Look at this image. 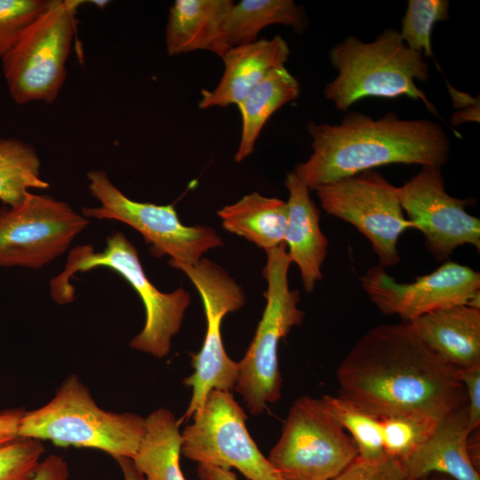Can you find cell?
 Wrapping results in <instances>:
<instances>
[{
	"label": "cell",
	"instance_id": "obj_7",
	"mask_svg": "<svg viewBox=\"0 0 480 480\" xmlns=\"http://www.w3.org/2000/svg\"><path fill=\"white\" fill-rule=\"evenodd\" d=\"M81 1L48 0L1 60L11 98L17 104L56 100L67 77L66 63Z\"/></svg>",
	"mask_w": 480,
	"mask_h": 480
},
{
	"label": "cell",
	"instance_id": "obj_15",
	"mask_svg": "<svg viewBox=\"0 0 480 480\" xmlns=\"http://www.w3.org/2000/svg\"><path fill=\"white\" fill-rule=\"evenodd\" d=\"M441 169L421 166L413 178L396 187V194L412 228L423 234L428 252L436 260L446 261L463 244H471L479 252L480 220L467 212L469 200L445 191Z\"/></svg>",
	"mask_w": 480,
	"mask_h": 480
},
{
	"label": "cell",
	"instance_id": "obj_35",
	"mask_svg": "<svg viewBox=\"0 0 480 480\" xmlns=\"http://www.w3.org/2000/svg\"><path fill=\"white\" fill-rule=\"evenodd\" d=\"M197 476L199 480H238L230 469L207 464H198Z\"/></svg>",
	"mask_w": 480,
	"mask_h": 480
},
{
	"label": "cell",
	"instance_id": "obj_25",
	"mask_svg": "<svg viewBox=\"0 0 480 480\" xmlns=\"http://www.w3.org/2000/svg\"><path fill=\"white\" fill-rule=\"evenodd\" d=\"M41 162L36 148L18 138L0 137V201L5 205L20 203L30 188L45 189Z\"/></svg>",
	"mask_w": 480,
	"mask_h": 480
},
{
	"label": "cell",
	"instance_id": "obj_36",
	"mask_svg": "<svg viewBox=\"0 0 480 480\" xmlns=\"http://www.w3.org/2000/svg\"><path fill=\"white\" fill-rule=\"evenodd\" d=\"M122 470L124 480H145L141 473L136 468L132 459L118 457L115 459Z\"/></svg>",
	"mask_w": 480,
	"mask_h": 480
},
{
	"label": "cell",
	"instance_id": "obj_2",
	"mask_svg": "<svg viewBox=\"0 0 480 480\" xmlns=\"http://www.w3.org/2000/svg\"><path fill=\"white\" fill-rule=\"evenodd\" d=\"M312 153L293 172L310 190L367 170L391 164L443 167L451 144L444 128L427 119H401L392 112L379 119L350 112L339 124H307Z\"/></svg>",
	"mask_w": 480,
	"mask_h": 480
},
{
	"label": "cell",
	"instance_id": "obj_13",
	"mask_svg": "<svg viewBox=\"0 0 480 480\" xmlns=\"http://www.w3.org/2000/svg\"><path fill=\"white\" fill-rule=\"evenodd\" d=\"M89 224L68 203L28 192L20 203L0 208V266L41 268Z\"/></svg>",
	"mask_w": 480,
	"mask_h": 480
},
{
	"label": "cell",
	"instance_id": "obj_24",
	"mask_svg": "<svg viewBox=\"0 0 480 480\" xmlns=\"http://www.w3.org/2000/svg\"><path fill=\"white\" fill-rule=\"evenodd\" d=\"M282 24L297 33L307 27L304 11L292 0H242L234 3L227 20L229 48L257 41L264 28Z\"/></svg>",
	"mask_w": 480,
	"mask_h": 480
},
{
	"label": "cell",
	"instance_id": "obj_4",
	"mask_svg": "<svg viewBox=\"0 0 480 480\" xmlns=\"http://www.w3.org/2000/svg\"><path fill=\"white\" fill-rule=\"evenodd\" d=\"M108 268L123 276L139 294L146 312L141 332L130 342L132 348L156 357L166 356L190 304L191 297L183 288L172 292L159 291L146 276L136 247L120 231L107 237L106 248L95 252L92 245H77L68 252L64 269L50 282L52 299L60 305L75 300L71 276L96 268Z\"/></svg>",
	"mask_w": 480,
	"mask_h": 480
},
{
	"label": "cell",
	"instance_id": "obj_5",
	"mask_svg": "<svg viewBox=\"0 0 480 480\" xmlns=\"http://www.w3.org/2000/svg\"><path fill=\"white\" fill-rule=\"evenodd\" d=\"M145 434V418L101 409L76 374L68 376L44 406L24 412L18 437L49 440L60 447L103 451L132 459Z\"/></svg>",
	"mask_w": 480,
	"mask_h": 480
},
{
	"label": "cell",
	"instance_id": "obj_39",
	"mask_svg": "<svg viewBox=\"0 0 480 480\" xmlns=\"http://www.w3.org/2000/svg\"><path fill=\"white\" fill-rule=\"evenodd\" d=\"M92 3H94V4H96V5H98V6L103 7V6H105L108 2V1H92Z\"/></svg>",
	"mask_w": 480,
	"mask_h": 480
},
{
	"label": "cell",
	"instance_id": "obj_21",
	"mask_svg": "<svg viewBox=\"0 0 480 480\" xmlns=\"http://www.w3.org/2000/svg\"><path fill=\"white\" fill-rule=\"evenodd\" d=\"M222 227L266 251L284 241L287 226V204L257 192L243 196L235 204L217 212Z\"/></svg>",
	"mask_w": 480,
	"mask_h": 480
},
{
	"label": "cell",
	"instance_id": "obj_1",
	"mask_svg": "<svg viewBox=\"0 0 480 480\" xmlns=\"http://www.w3.org/2000/svg\"><path fill=\"white\" fill-rule=\"evenodd\" d=\"M336 375L338 396L378 417L415 414L441 420L467 404L459 369L432 351L410 322L366 331Z\"/></svg>",
	"mask_w": 480,
	"mask_h": 480
},
{
	"label": "cell",
	"instance_id": "obj_28",
	"mask_svg": "<svg viewBox=\"0 0 480 480\" xmlns=\"http://www.w3.org/2000/svg\"><path fill=\"white\" fill-rule=\"evenodd\" d=\"M447 0H410L399 32L412 51L434 58L430 35L436 22L450 18Z\"/></svg>",
	"mask_w": 480,
	"mask_h": 480
},
{
	"label": "cell",
	"instance_id": "obj_33",
	"mask_svg": "<svg viewBox=\"0 0 480 480\" xmlns=\"http://www.w3.org/2000/svg\"><path fill=\"white\" fill-rule=\"evenodd\" d=\"M68 462L60 456L51 454L40 461L30 480H68Z\"/></svg>",
	"mask_w": 480,
	"mask_h": 480
},
{
	"label": "cell",
	"instance_id": "obj_20",
	"mask_svg": "<svg viewBox=\"0 0 480 480\" xmlns=\"http://www.w3.org/2000/svg\"><path fill=\"white\" fill-rule=\"evenodd\" d=\"M410 323L422 341L451 365L463 369L480 364V308L455 305Z\"/></svg>",
	"mask_w": 480,
	"mask_h": 480
},
{
	"label": "cell",
	"instance_id": "obj_26",
	"mask_svg": "<svg viewBox=\"0 0 480 480\" xmlns=\"http://www.w3.org/2000/svg\"><path fill=\"white\" fill-rule=\"evenodd\" d=\"M324 398L354 440L360 458L376 461L387 457L380 417L340 396H324Z\"/></svg>",
	"mask_w": 480,
	"mask_h": 480
},
{
	"label": "cell",
	"instance_id": "obj_3",
	"mask_svg": "<svg viewBox=\"0 0 480 480\" xmlns=\"http://www.w3.org/2000/svg\"><path fill=\"white\" fill-rule=\"evenodd\" d=\"M329 57L338 75L325 85L324 95L337 110L346 111L367 97L406 96L421 100L428 111L437 115L415 84L428 78V62L405 44L399 31L387 28L370 43L348 36L331 49Z\"/></svg>",
	"mask_w": 480,
	"mask_h": 480
},
{
	"label": "cell",
	"instance_id": "obj_11",
	"mask_svg": "<svg viewBox=\"0 0 480 480\" xmlns=\"http://www.w3.org/2000/svg\"><path fill=\"white\" fill-rule=\"evenodd\" d=\"M181 432V453L198 464L239 470L249 480H284L259 450L230 391L213 389Z\"/></svg>",
	"mask_w": 480,
	"mask_h": 480
},
{
	"label": "cell",
	"instance_id": "obj_34",
	"mask_svg": "<svg viewBox=\"0 0 480 480\" xmlns=\"http://www.w3.org/2000/svg\"><path fill=\"white\" fill-rule=\"evenodd\" d=\"M25 410L14 408L0 412V446L18 437V426Z\"/></svg>",
	"mask_w": 480,
	"mask_h": 480
},
{
	"label": "cell",
	"instance_id": "obj_6",
	"mask_svg": "<svg viewBox=\"0 0 480 480\" xmlns=\"http://www.w3.org/2000/svg\"><path fill=\"white\" fill-rule=\"evenodd\" d=\"M266 253L263 275L268 283L264 293L267 304L244 356L237 362L238 378L234 388L254 415L261 414L268 404L280 399L283 380L278 365V344L294 326L301 324L305 315L298 308L300 292L289 287L292 261L285 244Z\"/></svg>",
	"mask_w": 480,
	"mask_h": 480
},
{
	"label": "cell",
	"instance_id": "obj_22",
	"mask_svg": "<svg viewBox=\"0 0 480 480\" xmlns=\"http://www.w3.org/2000/svg\"><path fill=\"white\" fill-rule=\"evenodd\" d=\"M180 425L165 408L155 410L145 418V434L132 458L145 480H186L180 467Z\"/></svg>",
	"mask_w": 480,
	"mask_h": 480
},
{
	"label": "cell",
	"instance_id": "obj_10",
	"mask_svg": "<svg viewBox=\"0 0 480 480\" xmlns=\"http://www.w3.org/2000/svg\"><path fill=\"white\" fill-rule=\"evenodd\" d=\"M181 270L198 291L206 316V333L202 348L192 356L194 372L183 384L192 388V396L180 423L200 410L210 391H231L238 378V364L227 354L221 338L223 317L242 308L245 294L238 283L220 266L202 258L193 265L169 263Z\"/></svg>",
	"mask_w": 480,
	"mask_h": 480
},
{
	"label": "cell",
	"instance_id": "obj_17",
	"mask_svg": "<svg viewBox=\"0 0 480 480\" xmlns=\"http://www.w3.org/2000/svg\"><path fill=\"white\" fill-rule=\"evenodd\" d=\"M470 433L467 404L441 420L434 432L403 463L406 480L441 474L453 480H480L468 450Z\"/></svg>",
	"mask_w": 480,
	"mask_h": 480
},
{
	"label": "cell",
	"instance_id": "obj_32",
	"mask_svg": "<svg viewBox=\"0 0 480 480\" xmlns=\"http://www.w3.org/2000/svg\"><path fill=\"white\" fill-rule=\"evenodd\" d=\"M459 377L467 396L470 432L480 428V364L459 369Z\"/></svg>",
	"mask_w": 480,
	"mask_h": 480
},
{
	"label": "cell",
	"instance_id": "obj_8",
	"mask_svg": "<svg viewBox=\"0 0 480 480\" xmlns=\"http://www.w3.org/2000/svg\"><path fill=\"white\" fill-rule=\"evenodd\" d=\"M357 456L324 396H303L292 404L268 459L284 480H332Z\"/></svg>",
	"mask_w": 480,
	"mask_h": 480
},
{
	"label": "cell",
	"instance_id": "obj_37",
	"mask_svg": "<svg viewBox=\"0 0 480 480\" xmlns=\"http://www.w3.org/2000/svg\"><path fill=\"white\" fill-rule=\"evenodd\" d=\"M449 92L451 93L453 106L455 108H461L465 107H472L479 104L478 98H472L470 95L460 92L454 88H452L449 84H447Z\"/></svg>",
	"mask_w": 480,
	"mask_h": 480
},
{
	"label": "cell",
	"instance_id": "obj_38",
	"mask_svg": "<svg viewBox=\"0 0 480 480\" xmlns=\"http://www.w3.org/2000/svg\"><path fill=\"white\" fill-rule=\"evenodd\" d=\"M443 477H436V478H431L429 477V476H427L420 480H453L452 478L447 476H444V475H442Z\"/></svg>",
	"mask_w": 480,
	"mask_h": 480
},
{
	"label": "cell",
	"instance_id": "obj_18",
	"mask_svg": "<svg viewBox=\"0 0 480 480\" xmlns=\"http://www.w3.org/2000/svg\"><path fill=\"white\" fill-rule=\"evenodd\" d=\"M284 185L289 192L284 243L291 261L300 268L305 291L312 292L323 277L321 268L327 255L328 240L320 228V212L307 184L292 172L286 174Z\"/></svg>",
	"mask_w": 480,
	"mask_h": 480
},
{
	"label": "cell",
	"instance_id": "obj_19",
	"mask_svg": "<svg viewBox=\"0 0 480 480\" xmlns=\"http://www.w3.org/2000/svg\"><path fill=\"white\" fill-rule=\"evenodd\" d=\"M233 4L232 0L174 1L165 27L168 54L205 50L222 58L229 49L226 29Z\"/></svg>",
	"mask_w": 480,
	"mask_h": 480
},
{
	"label": "cell",
	"instance_id": "obj_16",
	"mask_svg": "<svg viewBox=\"0 0 480 480\" xmlns=\"http://www.w3.org/2000/svg\"><path fill=\"white\" fill-rule=\"evenodd\" d=\"M290 55L280 36L229 48L222 56L224 72L213 90H203L198 107L239 104L273 69L284 67Z\"/></svg>",
	"mask_w": 480,
	"mask_h": 480
},
{
	"label": "cell",
	"instance_id": "obj_27",
	"mask_svg": "<svg viewBox=\"0 0 480 480\" xmlns=\"http://www.w3.org/2000/svg\"><path fill=\"white\" fill-rule=\"evenodd\" d=\"M388 457L404 460L436 429L440 420L415 414L380 417Z\"/></svg>",
	"mask_w": 480,
	"mask_h": 480
},
{
	"label": "cell",
	"instance_id": "obj_31",
	"mask_svg": "<svg viewBox=\"0 0 480 480\" xmlns=\"http://www.w3.org/2000/svg\"><path fill=\"white\" fill-rule=\"evenodd\" d=\"M332 480H406V471L399 459L370 461L357 456Z\"/></svg>",
	"mask_w": 480,
	"mask_h": 480
},
{
	"label": "cell",
	"instance_id": "obj_29",
	"mask_svg": "<svg viewBox=\"0 0 480 480\" xmlns=\"http://www.w3.org/2000/svg\"><path fill=\"white\" fill-rule=\"evenodd\" d=\"M43 442L35 438L17 437L0 446V480H30L42 454Z\"/></svg>",
	"mask_w": 480,
	"mask_h": 480
},
{
	"label": "cell",
	"instance_id": "obj_12",
	"mask_svg": "<svg viewBox=\"0 0 480 480\" xmlns=\"http://www.w3.org/2000/svg\"><path fill=\"white\" fill-rule=\"evenodd\" d=\"M322 208L353 225L371 243L379 265L400 261L397 242L412 228L399 204L396 187L376 170H367L315 188Z\"/></svg>",
	"mask_w": 480,
	"mask_h": 480
},
{
	"label": "cell",
	"instance_id": "obj_23",
	"mask_svg": "<svg viewBox=\"0 0 480 480\" xmlns=\"http://www.w3.org/2000/svg\"><path fill=\"white\" fill-rule=\"evenodd\" d=\"M300 95L298 80L284 68L273 69L239 104L242 132L234 160L242 162L254 150L256 140L270 116Z\"/></svg>",
	"mask_w": 480,
	"mask_h": 480
},
{
	"label": "cell",
	"instance_id": "obj_14",
	"mask_svg": "<svg viewBox=\"0 0 480 480\" xmlns=\"http://www.w3.org/2000/svg\"><path fill=\"white\" fill-rule=\"evenodd\" d=\"M361 284L382 314L405 322L455 305L480 308V273L451 260L411 283H398L384 268L373 266L361 277Z\"/></svg>",
	"mask_w": 480,
	"mask_h": 480
},
{
	"label": "cell",
	"instance_id": "obj_30",
	"mask_svg": "<svg viewBox=\"0 0 480 480\" xmlns=\"http://www.w3.org/2000/svg\"><path fill=\"white\" fill-rule=\"evenodd\" d=\"M48 0H0V61Z\"/></svg>",
	"mask_w": 480,
	"mask_h": 480
},
{
	"label": "cell",
	"instance_id": "obj_9",
	"mask_svg": "<svg viewBox=\"0 0 480 480\" xmlns=\"http://www.w3.org/2000/svg\"><path fill=\"white\" fill-rule=\"evenodd\" d=\"M88 188L99 206L84 207L85 218L115 220L142 235L156 257L170 256L168 263L193 265L207 251L221 246L223 241L208 225L186 226L173 204L158 205L133 201L124 195L103 170L87 173Z\"/></svg>",
	"mask_w": 480,
	"mask_h": 480
}]
</instances>
